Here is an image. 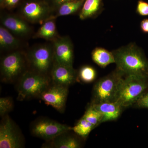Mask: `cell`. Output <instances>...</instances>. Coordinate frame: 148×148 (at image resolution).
Wrapping results in <instances>:
<instances>
[{"label":"cell","mask_w":148,"mask_h":148,"mask_svg":"<svg viewBox=\"0 0 148 148\" xmlns=\"http://www.w3.org/2000/svg\"><path fill=\"white\" fill-rule=\"evenodd\" d=\"M116 69L125 75H135L148 78V60L135 43L113 50Z\"/></svg>","instance_id":"6da1fadb"},{"label":"cell","mask_w":148,"mask_h":148,"mask_svg":"<svg viewBox=\"0 0 148 148\" xmlns=\"http://www.w3.org/2000/svg\"><path fill=\"white\" fill-rule=\"evenodd\" d=\"M49 76L28 70L17 80V100L22 101L38 97L51 84Z\"/></svg>","instance_id":"7a4b0ae2"},{"label":"cell","mask_w":148,"mask_h":148,"mask_svg":"<svg viewBox=\"0 0 148 148\" xmlns=\"http://www.w3.org/2000/svg\"><path fill=\"white\" fill-rule=\"evenodd\" d=\"M148 90V78L135 75L123 78L116 102L123 108L137 103Z\"/></svg>","instance_id":"3957f363"},{"label":"cell","mask_w":148,"mask_h":148,"mask_svg":"<svg viewBox=\"0 0 148 148\" xmlns=\"http://www.w3.org/2000/svg\"><path fill=\"white\" fill-rule=\"evenodd\" d=\"M124 76V74L116 69L98 80L93 87L90 104L115 101Z\"/></svg>","instance_id":"277c9868"},{"label":"cell","mask_w":148,"mask_h":148,"mask_svg":"<svg viewBox=\"0 0 148 148\" xmlns=\"http://www.w3.org/2000/svg\"><path fill=\"white\" fill-rule=\"evenodd\" d=\"M29 70L49 76L54 63L53 44H42L32 47L26 54Z\"/></svg>","instance_id":"5b68a950"},{"label":"cell","mask_w":148,"mask_h":148,"mask_svg":"<svg viewBox=\"0 0 148 148\" xmlns=\"http://www.w3.org/2000/svg\"><path fill=\"white\" fill-rule=\"evenodd\" d=\"M26 54L18 51L5 56L1 59L0 70L1 81L12 83L17 80L27 71Z\"/></svg>","instance_id":"8992f818"},{"label":"cell","mask_w":148,"mask_h":148,"mask_svg":"<svg viewBox=\"0 0 148 148\" xmlns=\"http://www.w3.org/2000/svg\"><path fill=\"white\" fill-rule=\"evenodd\" d=\"M53 8L45 0H28L20 7V15L28 22L42 24L53 17Z\"/></svg>","instance_id":"52a82bcc"},{"label":"cell","mask_w":148,"mask_h":148,"mask_svg":"<svg viewBox=\"0 0 148 148\" xmlns=\"http://www.w3.org/2000/svg\"><path fill=\"white\" fill-rule=\"evenodd\" d=\"M2 118L0 124V148L24 147V138L17 125L8 114Z\"/></svg>","instance_id":"ba28073f"},{"label":"cell","mask_w":148,"mask_h":148,"mask_svg":"<svg viewBox=\"0 0 148 148\" xmlns=\"http://www.w3.org/2000/svg\"><path fill=\"white\" fill-rule=\"evenodd\" d=\"M72 130V127L46 118H40L32 123L31 134L46 141L53 139L62 132Z\"/></svg>","instance_id":"9c48e42d"},{"label":"cell","mask_w":148,"mask_h":148,"mask_svg":"<svg viewBox=\"0 0 148 148\" xmlns=\"http://www.w3.org/2000/svg\"><path fill=\"white\" fill-rule=\"evenodd\" d=\"M68 93V86L51 83L40 94L39 98L56 110L63 113L65 110Z\"/></svg>","instance_id":"30bf717a"},{"label":"cell","mask_w":148,"mask_h":148,"mask_svg":"<svg viewBox=\"0 0 148 148\" xmlns=\"http://www.w3.org/2000/svg\"><path fill=\"white\" fill-rule=\"evenodd\" d=\"M54 62L61 65L73 66V45L68 36L59 37L52 42Z\"/></svg>","instance_id":"8fae6325"},{"label":"cell","mask_w":148,"mask_h":148,"mask_svg":"<svg viewBox=\"0 0 148 148\" xmlns=\"http://www.w3.org/2000/svg\"><path fill=\"white\" fill-rule=\"evenodd\" d=\"M51 83L69 87L76 81L78 74L73 66L54 62L50 73Z\"/></svg>","instance_id":"7c38bea8"},{"label":"cell","mask_w":148,"mask_h":148,"mask_svg":"<svg viewBox=\"0 0 148 148\" xmlns=\"http://www.w3.org/2000/svg\"><path fill=\"white\" fill-rule=\"evenodd\" d=\"M2 26L5 27L14 36L26 37L32 33L31 27L28 21L21 16L6 14L1 17Z\"/></svg>","instance_id":"4fadbf2b"},{"label":"cell","mask_w":148,"mask_h":148,"mask_svg":"<svg viewBox=\"0 0 148 148\" xmlns=\"http://www.w3.org/2000/svg\"><path fill=\"white\" fill-rule=\"evenodd\" d=\"M71 130L61 133L49 141H46L42 148H78L81 145L78 138L71 134Z\"/></svg>","instance_id":"5bb4252c"},{"label":"cell","mask_w":148,"mask_h":148,"mask_svg":"<svg viewBox=\"0 0 148 148\" xmlns=\"http://www.w3.org/2000/svg\"><path fill=\"white\" fill-rule=\"evenodd\" d=\"M90 105L102 114L103 116L102 123L117 119L120 116L123 108L116 101L90 104Z\"/></svg>","instance_id":"9a60e30c"},{"label":"cell","mask_w":148,"mask_h":148,"mask_svg":"<svg viewBox=\"0 0 148 148\" xmlns=\"http://www.w3.org/2000/svg\"><path fill=\"white\" fill-rule=\"evenodd\" d=\"M59 37L56 30L55 18H51L42 23L33 38L44 39L53 42Z\"/></svg>","instance_id":"2e32d148"},{"label":"cell","mask_w":148,"mask_h":148,"mask_svg":"<svg viewBox=\"0 0 148 148\" xmlns=\"http://www.w3.org/2000/svg\"><path fill=\"white\" fill-rule=\"evenodd\" d=\"M103 8L102 0H85L79 13L81 20L94 18L101 13Z\"/></svg>","instance_id":"e0dca14e"},{"label":"cell","mask_w":148,"mask_h":148,"mask_svg":"<svg viewBox=\"0 0 148 148\" xmlns=\"http://www.w3.org/2000/svg\"><path fill=\"white\" fill-rule=\"evenodd\" d=\"M20 41L17 37L5 27H0V48L2 50H14L18 49Z\"/></svg>","instance_id":"ac0fdd59"},{"label":"cell","mask_w":148,"mask_h":148,"mask_svg":"<svg viewBox=\"0 0 148 148\" xmlns=\"http://www.w3.org/2000/svg\"><path fill=\"white\" fill-rule=\"evenodd\" d=\"M91 57L93 62L101 68H105L110 64H115L112 51L103 48H95L91 52Z\"/></svg>","instance_id":"d6986e66"},{"label":"cell","mask_w":148,"mask_h":148,"mask_svg":"<svg viewBox=\"0 0 148 148\" xmlns=\"http://www.w3.org/2000/svg\"><path fill=\"white\" fill-rule=\"evenodd\" d=\"M85 0H77L67 2L62 4L56 8V13L53 18H56L61 16H67L75 13L80 10Z\"/></svg>","instance_id":"ffe728a7"},{"label":"cell","mask_w":148,"mask_h":148,"mask_svg":"<svg viewBox=\"0 0 148 148\" xmlns=\"http://www.w3.org/2000/svg\"><path fill=\"white\" fill-rule=\"evenodd\" d=\"M94 128L93 125L82 117L76 124L72 127V130L77 135L84 138H87Z\"/></svg>","instance_id":"44dd1931"},{"label":"cell","mask_w":148,"mask_h":148,"mask_svg":"<svg viewBox=\"0 0 148 148\" xmlns=\"http://www.w3.org/2000/svg\"><path fill=\"white\" fill-rule=\"evenodd\" d=\"M82 117L93 125L95 127L102 123L103 116L102 114L90 105Z\"/></svg>","instance_id":"7402d4cb"},{"label":"cell","mask_w":148,"mask_h":148,"mask_svg":"<svg viewBox=\"0 0 148 148\" xmlns=\"http://www.w3.org/2000/svg\"><path fill=\"white\" fill-rule=\"evenodd\" d=\"M96 76L95 69L89 66H83L80 69L78 77L83 82L90 83L95 80Z\"/></svg>","instance_id":"603a6c76"},{"label":"cell","mask_w":148,"mask_h":148,"mask_svg":"<svg viewBox=\"0 0 148 148\" xmlns=\"http://www.w3.org/2000/svg\"><path fill=\"white\" fill-rule=\"evenodd\" d=\"M13 101L11 97H2L0 98V115L1 117L12 110L13 108Z\"/></svg>","instance_id":"cb8c5ba5"},{"label":"cell","mask_w":148,"mask_h":148,"mask_svg":"<svg viewBox=\"0 0 148 148\" xmlns=\"http://www.w3.org/2000/svg\"><path fill=\"white\" fill-rule=\"evenodd\" d=\"M136 12L140 16H148V3L139 0L137 4Z\"/></svg>","instance_id":"d4e9b609"},{"label":"cell","mask_w":148,"mask_h":148,"mask_svg":"<svg viewBox=\"0 0 148 148\" xmlns=\"http://www.w3.org/2000/svg\"><path fill=\"white\" fill-rule=\"evenodd\" d=\"M20 0H3L1 5V8L12 9L14 8L18 4Z\"/></svg>","instance_id":"484cf974"},{"label":"cell","mask_w":148,"mask_h":148,"mask_svg":"<svg viewBox=\"0 0 148 148\" xmlns=\"http://www.w3.org/2000/svg\"><path fill=\"white\" fill-rule=\"evenodd\" d=\"M135 104L139 108H148V92L143 95Z\"/></svg>","instance_id":"4316f807"},{"label":"cell","mask_w":148,"mask_h":148,"mask_svg":"<svg viewBox=\"0 0 148 148\" xmlns=\"http://www.w3.org/2000/svg\"><path fill=\"white\" fill-rule=\"evenodd\" d=\"M140 29L144 33H148V18H145L140 23Z\"/></svg>","instance_id":"83f0119b"},{"label":"cell","mask_w":148,"mask_h":148,"mask_svg":"<svg viewBox=\"0 0 148 148\" xmlns=\"http://www.w3.org/2000/svg\"><path fill=\"white\" fill-rule=\"evenodd\" d=\"M50 1L52 3L53 7L56 8L59 5L64 3L67 2L72 1H77V0H50Z\"/></svg>","instance_id":"f1b7e54d"},{"label":"cell","mask_w":148,"mask_h":148,"mask_svg":"<svg viewBox=\"0 0 148 148\" xmlns=\"http://www.w3.org/2000/svg\"><path fill=\"white\" fill-rule=\"evenodd\" d=\"M3 1V0H0V5L2 4Z\"/></svg>","instance_id":"f546056e"}]
</instances>
